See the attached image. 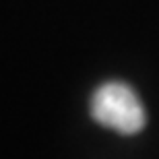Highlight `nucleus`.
Listing matches in <instances>:
<instances>
[{"label": "nucleus", "instance_id": "nucleus-1", "mask_svg": "<svg viewBox=\"0 0 159 159\" xmlns=\"http://www.w3.org/2000/svg\"><path fill=\"white\" fill-rule=\"evenodd\" d=\"M91 118L110 130L132 136L145 128L147 114L134 89L126 83L110 81L95 89L91 97Z\"/></svg>", "mask_w": 159, "mask_h": 159}]
</instances>
